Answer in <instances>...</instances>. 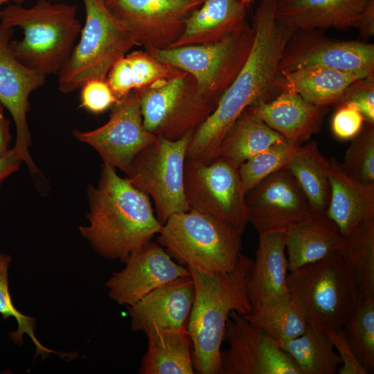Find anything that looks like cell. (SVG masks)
Returning <instances> with one entry per match:
<instances>
[{"label":"cell","mask_w":374,"mask_h":374,"mask_svg":"<svg viewBox=\"0 0 374 374\" xmlns=\"http://www.w3.org/2000/svg\"><path fill=\"white\" fill-rule=\"evenodd\" d=\"M311 66L374 77V44L330 38L318 30L295 31L283 53L278 73Z\"/></svg>","instance_id":"obj_15"},{"label":"cell","mask_w":374,"mask_h":374,"mask_svg":"<svg viewBox=\"0 0 374 374\" xmlns=\"http://www.w3.org/2000/svg\"><path fill=\"white\" fill-rule=\"evenodd\" d=\"M351 348L367 373L374 371V294H361L352 316L342 327Z\"/></svg>","instance_id":"obj_33"},{"label":"cell","mask_w":374,"mask_h":374,"mask_svg":"<svg viewBox=\"0 0 374 374\" xmlns=\"http://www.w3.org/2000/svg\"><path fill=\"white\" fill-rule=\"evenodd\" d=\"M284 139L246 109L224 136L217 157L228 159L239 168L250 158Z\"/></svg>","instance_id":"obj_29"},{"label":"cell","mask_w":374,"mask_h":374,"mask_svg":"<svg viewBox=\"0 0 374 374\" xmlns=\"http://www.w3.org/2000/svg\"><path fill=\"white\" fill-rule=\"evenodd\" d=\"M374 0H276L275 18L292 30L357 28Z\"/></svg>","instance_id":"obj_20"},{"label":"cell","mask_w":374,"mask_h":374,"mask_svg":"<svg viewBox=\"0 0 374 374\" xmlns=\"http://www.w3.org/2000/svg\"><path fill=\"white\" fill-rule=\"evenodd\" d=\"M245 202L248 222L258 234L286 231L313 214L304 193L285 167L247 191Z\"/></svg>","instance_id":"obj_16"},{"label":"cell","mask_w":374,"mask_h":374,"mask_svg":"<svg viewBox=\"0 0 374 374\" xmlns=\"http://www.w3.org/2000/svg\"><path fill=\"white\" fill-rule=\"evenodd\" d=\"M252 264V259L241 253L227 272L208 274L187 267L195 287L187 330L195 373L224 374L221 346L229 315L232 310L243 315L252 311L246 287Z\"/></svg>","instance_id":"obj_3"},{"label":"cell","mask_w":374,"mask_h":374,"mask_svg":"<svg viewBox=\"0 0 374 374\" xmlns=\"http://www.w3.org/2000/svg\"><path fill=\"white\" fill-rule=\"evenodd\" d=\"M5 107L0 103V158L10 150L11 140L10 134V121L4 116Z\"/></svg>","instance_id":"obj_44"},{"label":"cell","mask_w":374,"mask_h":374,"mask_svg":"<svg viewBox=\"0 0 374 374\" xmlns=\"http://www.w3.org/2000/svg\"><path fill=\"white\" fill-rule=\"evenodd\" d=\"M328 160L330 197L325 213L344 236L361 222L374 217V183L349 176L335 157Z\"/></svg>","instance_id":"obj_22"},{"label":"cell","mask_w":374,"mask_h":374,"mask_svg":"<svg viewBox=\"0 0 374 374\" xmlns=\"http://www.w3.org/2000/svg\"><path fill=\"white\" fill-rule=\"evenodd\" d=\"M354 104L366 123L374 125V77L358 79L346 89L339 104Z\"/></svg>","instance_id":"obj_38"},{"label":"cell","mask_w":374,"mask_h":374,"mask_svg":"<svg viewBox=\"0 0 374 374\" xmlns=\"http://www.w3.org/2000/svg\"><path fill=\"white\" fill-rule=\"evenodd\" d=\"M125 56L132 69L135 91L171 78L181 71L162 62L145 51H135Z\"/></svg>","instance_id":"obj_37"},{"label":"cell","mask_w":374,"mask_h":374,"mask_svg":"<svg viewBox=\"0 0 374 374\" xmlns=\"http://www.w3.org/2000/svg\"><path fill=\"white\" fill-rule=\"evenodd\" d=\"M0 19L23 30L22 39L10 42L15 56L46 77L59 73L82 30L75 6L51 0H39L30 8L10 5L2 10Z\"/></svg>","instance_id":"obj_4"},{"label":"cell","mask_w":374,"mask_h":374,"mask_svg":"<svg viewBox=\"0 0 374 374\" xmlns=\"http://www.w3.org/2000/svg\"><path fill=\"white\" fill-rule=\"evenodd\" d=\"M246 17L247 6L240 0H204L186 19L181 35L169 48L218 41L240 28Z\"/></svg>","instance_id":"obj_24"},{"label":"cell","mask_w":374,"mask_h":374,"mask_svg":"<svg viewBox=\"0 0 374 374\" xmlns=\"http://www.w3.org/2000/svg\"><path fill=\"white\" fill-rule=\"evenodd\" d=\"M244 317L276 343L299 337L308 323L303 309L290 292L265 301Z\"/></svg>","instance_id":"obj_31"},{"label":"cell","mask_w":374,"mask_h":374,"mask_svg":"<svg viewBox=\"0 0 374 374\" xmlns=\"http://www.w3.org/2000/svg\"><path fill=\"white\" fill-rule=\"evenodd\" d=\"M342 235L326 213H313L285 231L288 271L325 258L337 251Z\"/></svg>","instance_id":"obj_26"},{"label":"cell","mask_w":374,"mask_h":374,"mask_svg":"<svg viewBox=\"0 0 374 374\" xmlns=\"http://www.w3.org/2000/svg\"><path fill=\"white\" fill-rule=\"evenodd\" d=\"M364 121L363 116L354 104H339L332 119V131L339 139H352L362 130Z\"/></svg>","instance_id":"obj_40"},{"label":"cell","mask_w":374,"mask_h":374,"mask_svg":"<svg viewBox=\"0 0 374 374\" xmlns=\"http://www.w3.org/2000/svg\"><path fill=\"white\" fill-rule=\"evenodd\" d=\"M136 91L145 128L170 140L193 134L215 107L199 95L193 76L182 70Z\"/></svg>","instance_id":"obj_11"},{"label":"cell","mask_w":374,"mask_h":374,"mask_svg":"<svg viewBox=\"0 0 374 374\" xmlns=\"http://www.w3.org/2000/svg\"><path fill=\"white\" fill-rule=\"evenodd\" d=\"M329 160L314 140L301 145L286 168L304 193L313 213H325L330 197Z\"/></svg>","instance_id":"obj_28"},{"label":"cell","mask_w":374,"mask_h":374,"mask_svg":"<svg viewBox=\"0 0 374 374\" xmlns=\"http://www.w3.org/2000/svg\"><path fill=\"white\" fill-rule=\"evenodd\" d=\"M191 0H105V4L145 51L169 48L181 35L185 20L203 2Z\"/></svg>","instance_id":"obj_12"},{"label":"cell","mask_w":374,"mask_h":374,"mask_svg":"<svg viewBox=\"0 0 374 374\" xmlns=\"http://www.w3.org/2000/svg\"><path fill=\"white\" fill-rule=\"evenodd\" d=\"M184 192L189 210L209 215L241 234L249 223L239 168L221 157L187 158Z\"/></svg>","instance_id":"obj_10"},{"label":"cell","mask_w":374,"mask_h":374,"mask_svg":"<svg viewBox=\"0 0 374 374\" xmlns=\"http://www.w3.org/2000/svg\"><path fill=\"white\" fill-rule=\"evenodd\" d=\"M157 242L179 264L204 273L232 270L241 254V234L209 215L189 210L172 215Z\"/></svg>","instance_id":"obj_5"},{"label":"cell","mask_w":374,"mask_h":374,"mask_svg":"<svg viewBox=\"0 0 374 374\" xmlns=\"http://www.w3.org/2000/svg\"><path fill=\"white\" fill-rule=\"evenodd\" d=\"M195 297L191 276L178 278L127 306L134 331L145 333L154 328H187Z\"/></svg>","instance_id":"obj_19"},{"label":"cell","mask_w":374,"mask_h":374,"mask_svg":"<svg viewBox=\"0 0 374 374\" xmlns=\"http://www.w3.org/2000/svg\"><path fill=\"white\" fill-rule=\"evenodd\" d=\"M341 166L349 176L374 183V125L366 123L351 139Z\"/></svg>","instance_id":"obj_36"},{"label":"cell","mask_w":374,"mask_h":374,"mask_svg":"<svg viewBox=\"0 0 374 374\" xmlns=\"http://www.w3.org/2000/svg\"><path fill=\"white\" fill-rule=\"evenodd\" d=\"M24 0H0V15H1V11H2V6L6 3H8L9 1H15L16 2L17 4H19L21 3V2H23ZM53 1H60L61 0H51Z\"/></svg>","instance_id":"obj_46"},{"label":"cell","mask_w":374,"mask_h":374,"mask_svg":"<svg viewBox=\"0 0 374 374\" xmlns=\"http://www.w3.org/2000/svg\"><path fill=\"white\" fill-rule=\"evenodd\" d=\"M276 0H260L253 18L254 38L243 66L214 110L193 132L187 157H217L220 144L233 122L249 107L269 102L284 49L294 31L275 18Z\"/></svg>","instance_id":"obj_1"},{"label":"cell","mask_w":374,"mask_h":374,"mask_svg":"<svg viewBox=\"0 0 374 374\" xmlns=\"http://www.w3.org/2000/svg\"><path fill=\"white\" fill-rule=\"evenodd\" d=\"M277 344L292 357L303 374H336L341 364L323 328L312 321H308L299 337Z\"/></svg>","instance_id":"obj_30"},{"label":"cell","mask_w":374,"mask_h":374,"mask_svg":"<svg viewBox=\"0 0 374 374\" xmlns=\"http://www.w3.org/2000/svg\"><path fill=\"white\" fill-rule=\"evenodd\" d=\"M301 145L284 139L241 164L239 173L245 194L269 175L286 167Z\"/></svg>","instance_id":"obj_34"},{"label":"cell","mask_w":374,"mask_h":374,"mask_svg":"<svg viewBox=\"0 0 374 374\" xmlns=\"http://www.w3.org/2000/svg\"><path fill=\"white\" fill-rule=\"evenodd\" d=\"M357 29L364 38H368L374 35V3H371L366 10Z\"/></svg>","instance_id":"obj_45"},{"label":"cell","mask_w":374,"mask_h":374,"mask_svg":"<svg viewBox=\"0 0 374 374\" xmlns=\"http://www.w3.org/2000/svg\"><path fill=\"white\" fill-rule=\"evenodd\" d=\"M221 351L224 374H303L292 357L243 314L232 310L227 319Z\"/></svg>","instance_id":"obj_14"},{"label":"cell","mask_w":374,"mask_h":374,"mask_svg":"<svg viewBox=\"0 0 374 374\" xmlns=\"http://www.w3.org/2000/svg\"><path fill=\"white\" fill-rule=\"evenodd\" d=\"M148 349L141 374H193L191 341L187 328H154L146 333Z\"/></svg>","instance_id":"obj_27"},{"label":"cell","mask_w":374,"mask_h":374,"mask_svg":"<svg viewBox=\"0 0 374 374\" xmlns=\"http://www.w3.org/2000/svg\"><path fill=\"white\" fill-rule=\"evenodd\" d=\"M13 33L12 28L0 22V103L9 111L16 126L13 150L33 174L37 168L28 152L31 145L26 119L30 109L28 97L44 85L46 77L27 67L15 56L10 47Z\"/></svg>","instance_id":"obj_17"},{"label":"cell","mask_w":374,"mask_h":374,"mask_svg":"<svg viewBox=\"0 0 374 374\" xmlns=\"http://www.w3.org/2000/svg\"><path fill=\"white\" fill-rule=\"evenodd\" d=\"M287 285L308 321L323 327L342 328L359 296L357 280L337 251L290 271Z\"/></svg>","instance_id":"obj_6"},{"label":"cell","mask_w":374,"mask_h":374,"mask_svg":"<svg viewBox=\"0 0 374 374\" xmlns=\"http://www.w3.org/2000/svg\"><path fill=\"white\" fill-rule=\"evenodd\" d=\"M80 89L81 107L95 114L105 112L118 100L106 80H89Z\"/></svg>","instance_id":"obj_39"},{"label":"cell","mask_w":374,"mask_h":374,"mask_svg":"<svg viewBox=\"0 0 374 374\" xmlns=\"http://www.w3.org/2000/svg\"><path fill=\"white\" fill-rule=\"evenodd\" d=\"M193 134L177 140L162 136L133 160L127 178L152 198L163 224L172 215L189 211L184 192V168Z\"/></svg>","instance_id":"obj_9"},{"label":"cell","mask_w":374,"mask_h":374,"mask_svg":"<svg viewBox=\"0 0 374 374\" xmlns=\"http://www.w3.org/2000/svg\"><path fill=\"white\" fill-rule=\"evenodd\" d=\"M125 267L105 283L109 296L131 306L154 290L178 278L191 276L188 268L175 262L158 242L149 241L134 251Z\"/></svg>","instance_id":"obj_18"},{"label":"cell","mask_w":374,"mask_h":374,"mask_svg":"<svg viewBox=\"0 0 374 374\" xmlns=\"http://www.w3.org/2000/svg\"><path fill=\"white\" fill-rule=\"evenodd\" d=\"M21 163L13 148L0 158V186L9 175L19 169Z\"/></svg>","instance_id":"obj_43"},{"label":"cell","mask_w":374,"mask_h":374,"mask_svg":"<svg viewBox=\"0 0 374 374\" xmlns=\"http://www.w3.org/2000/svg\"><path fill=\"white\" fill-rule=\"evenodd\" d=\"M11 261L9 255L0 253V314L3 319L14 317L17 323V330L10 333L15 344H21L24 335H28L36 347V354L42 358L49 353L57 352L44 347L35 335V319L21 313L12 302L8 287V268Z\"/></svg>","instance_id":"obj_35"},{"label":"cell","mask_w":374,"mask_h":374,"mask_svg":"<svg viewBox=\"0 0 374 374\" xmlns=\"http://www.w3.org/2000/svg\"><path fill=\"white\" fill-rule=\"evenodd\" d=\"M191 1H202V0H191Z\"/></svg>","instance_id":"obj_48"},{"label":"cell","mask_w":374,"mask_h":374,"mask_svg":"<svg viewBox=\"0 0 374 374\" xmlns=\"http://www.w3.org/2000/svg\"><path fill=\"white\" fill-rule=\"evenodd\" d=\"M82 1L86 17L80 39L57 73L62 93L80 89L91 80H106L114 64L136 46L104 0Z\"/></svg>","instance_id":"obj_7"},{"label":"cell","mask_w":374,"mask_h":374,"mask_svg":"<svg viewBox=\"0 0 374 374\" xmlns=\"http://www.w3.org/2000/svg\"><path fill=\"white\" fill-rule=\"evenodd\" d=\"M88 193L89 224L80 231L103 258L125 262L160 232L163 224L148 195L119 177L114 167L103 163L98 186Z\"/></svg>","instance_id":"obj_2"},{"label":"cell","mask_w":374,"mask_h":374,"mask_svg":"<svg viewBox=\"0 0 374 374\" xmlns=\"http://www.w3.org/2000/svg\"><path fill=\"white\" fill-rule=\"evenodd\" d=\"M256 258L247 277V293L252 307L289 292L285 231L259 233Z\"/></svg>","instance_id":"obj_23"},{"label":"cell","mask_w":374,"mask_h":374,"mask_svg":"<svg viewBox=\"0 0 374 374\" xmlns=\"http://www.w3.org/2000/svg\"><path fill=\"white\" fill-rule=\"evenodd\" d=\"M247 109L283 138L301 145L319 131L326 112V107L312 105L291 91Z\"/></svg>","instance_id":"obj_21"},{"label":"cell","mask_w":374,"mask_h":374,"mask_svg":"<svg viewBox=\"0 0 374 374\" xmlns=\"http://www.w3.org/2000/svg\"><path fill=\"white\" fill-rule=\"evenodd\" d=\"M104 1H105V0H104Z\"/></svg>","instance_id":"obj_49"},{"label":"cell","mask_w":374,"mask_h":374,"mask_svg":"<svg viewBox=\"0 0 374 374\" xmlns=\"http://www.w3.org/2000/svg\"><path fill=\"white\" fill-rule=\"evenodd\" d=\"M337 252L353 274L359 293L374 294V217L342 235Z\"/></svg>","instance_id":"obj_32"},{"label":"cell","mask_w":374,"mask_h":374,"mask_svg":"<svg viewBox=\"0 0 374 374\" xmlns=\"http://www.w3.org/2000/svg\"><path fill=\"white\" fill-rule=\"evenodd\" d=\"M242 3L247 4L248 3H249L250 1H251L252 0H240Z\"/></svg>","instance_id":"obj_47"},{"label":"cell","mask_w":374,"mask_h":374,"mask_svg":"<svg viewBox=\"0 0 374 374\" xmlns=\"http://www.w3.org/2000/svg\"><path fill=\"white\" fill-rule=\"evenodd\" d=\"M358 79L357 74L332 68L311 66L278 73L275 91L294 92L318 107L337 104L349 86Z\"/></svg>","instance_id":"obj_25"},{"label":"cell","mask_w":374,"mask_h":374,"mask_svg":"<svg viewBox=\"0 0 374 374\" xmlns=\"http://www.w3.org/2000/svg\"><path fill=\"white\" fill-rule=\"evenodd\" d=\"M323 327V326H322ZM326 335L338 351L341 364L338 368L339 374H368L357 359L342 328L323 327Z\"/></svg>","instance_id":"obj_41"},{"label":"cell","mask_w":374,"mask_h":374,"mask_svg":"<svg viewBox=\"0 0 374 374\" xmlns=\"http://www.w3.org/2000/svg\"><path fill=\"white\" fill-rule=\"evenodd\" d=\"M112 107L109 119L105 124L91 131L74 130L73 135L93 147L103 163L118 168L127 175L134 158L157 136L144 127L138 91H132Z\"/></svg>","instance_id":"obj_13"},{"label":"cell","mask_w":374,"mask_h":374,"mask_svg":"<svg viewBox=\"0 0 374 374\" xmlns=\"http://www.w3.org/2000/svg\"><path fill=\"white\" fill-rule=\"evenodd\" d=\"M254 30L247 21L216 42L147 51L157 60L195 78L199 95L216 106L249 55Z\"/></svg>","instance_id":"obj_8"},{"label":"cell","mask_w":374,"mask_h":374,"mask_svg":"<svg viewBox=\"0 0 374 374\" xmlns=\"http://www.w3.org/2000/svg\"><path fill=\"white\" fill-rule=\"evenodd\" d=\"M106 80L118 100L134 90L132 69L126 56L114 64L109 71Z\"/></svg>","instance_id":"obj_42"}]
</instances>
